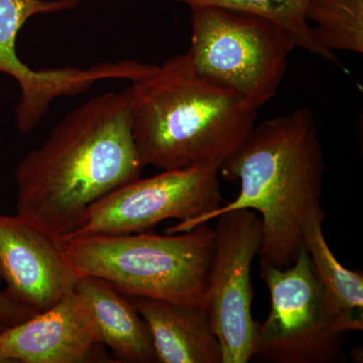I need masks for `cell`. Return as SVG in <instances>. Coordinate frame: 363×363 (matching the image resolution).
<instances>
[{
	"mask_svg": "<svg viewBox=\"0 0 363 363\" xmlns=\"http://www.w3.org/2000/svg\"><path fill=\"white\" fill-rule=\"evenodd\" d=\"M133 114L131 85L67 114L14 169L16 213L62 241L95 202L140 178Z\"/></svg>",
	"mask_w": 363,
	"mask_h": 363,
	"instance_id": "1",
	"label": "cell"
},
{
	"mask_svg": "<svg viewBox=\"0 0 363 363\" xmlns=\"http://www.w3.org/2000/svg\"><path fill=\"white\" fill-rule=\"evenodd\" d=\"M219 171L240 182L238 197L209 213L177 222L166 233H185L231 210L250 209L262 220L260 274L269 267L293 264L303 245L306 217L321 205L324 154L312 111L301 107L255 124Z\"/></svg>",
	"mask_w": 363,
	"mask_h": 363,
	"instance_id": "2",
	"label": "cell"
},
{
	"mask_svg": "<svg viewBox=\"0 0 363 363\" xmlns=\"http://www.w3.org/2000/svg\"><path fill=\"white\" fill-rule=\"evenodd\" d=\"M133 135L143 167L221 164L247 140L257 111L178 55L131 82Z\"/></svg>",
	"mask_w": 363,
	"mask_h": 363,
	"instance_id": "3",
	"label": "cell"
},
{
	"mask_svg": "<svg viewBox=\"0 0 363 363\" xmlns=\"http://www.w3.org/2000/svg\"><path fill=\"white\" fill-rule=\"evenodd\" d=\"M215 229L200 224L185 233L89 235L62 241L81 277L104 279L130 298L201 308Z\"/></svg>",
	"mask_w": 363,
	"mask_h": 363,
	"instance_id": "4",
	"label": "cell"
},
{
	"mask_svg": "<svg viewBox=\"0 0 363 363\" xmlns=\"http://www.w3.org/2000/svg\"><path fill=\"white\" fill-rule=\"evenodd\" d=\"M189 6L192 37L186 55L196 73L255 111L276 96L298 48L293 38L257 14L210 4Z\"/></svg>",
	"mask_w": 363,
	"mask_h": 363,
	"instance_id": "5",
	"label": "cell"
},
{
	"mask_svg": "<svg viewBox=\"0 0 363 363\" xmlns=\"http://www.w3.org/2000/svg\"><path fill=\"white\" fill-rule=\"evenodd\" d=\"M260 277L272 305L266 321L255 322L252 362H345L344 335L357 329L327 300L305 245L290 267H269Z\"/></svg>",
	"mask_w": 363,
	"mask_h": 363,
	"instance_id": "6",
	"label": "cell"
},
{
	"mask_svg": "<svg viewBox=\"0 0 363 363\" xmlns=\"http://www.w3.org/2000/svg\"><path fill=\"white\" fill-rule=\"evenodd\" d=\"M219 167L167 169L138 178L95 202L67 238L143 233L175 219L191 220L224 204Z\"/></svg>",
	"mask_w": 363,
	"mask_h": 363,
	"instance_id": "7",
	"label": "cell"
},
{
	"mask_svg": "<svg viewBox=\"0 0 363 363\" xmlns=\"http://www.w3.org/2000/svg\"><path fill=\"white\" fill-rule=\"evenodd\" d=\"M202 310L218 338L221 363L252 360L255 321L252 314V264L262 245V220L250 209L216 218Z\"/></svg>",
	"mask_w": 363,
	"mask_h": 363,
	"instance_id": "8",
	"label": "cell"
},
{
	"mask_svg": "<svg viewBox=\"0 0 363 363\" xmlns=\"http://www.w3.org/2000/svg\"><path fill=\"white\" fill-rule=\"evenodd\" d=\"M80 0H0V73L18 82L21 100L16 107V123L23 133H30L57 98L87 92L102 80H130V61L77 67L35 69L23 63L16 52V39L26 21L38 14L61 13L75 9Z\"/></svg>",
	"mask_w": 363,
	"mask_h": 363,
	"instance_id": "9",
	"label": "cell"
},
{
	"mask_svg": "<svg viewBox=\"0 0 363 363\" xmlns=\"http://www.w3.org/2000/svg\"><path fill=\"white\" fill-rule=\"evenodd\" d=\"M0 279L9 297L37 314L74 291L79 277L62 241L16 213L0 214Z\"/></svg>",
	"mask_w": 363,
	"mask_h": 363,
	"instance_id": "10",
	"label": "cell"
},
{
	"mask_svg": "<svg viewBox=\"0 0 363 363\" xmlns=\"http://www.w3.org/2000/svg\"><path fill=\"white\" fill-rule=\"evenodd\" d=\"M99 336L75 289L44 312L0 332V363L99 362Z\"/></svg>",
	"mask_w": 363,
	"mask_h": 363,
	"instance_id": "11",
	"label": "cell"
},
{
	"mask_svg": "<svg viewBox=\"0 0 363 363\" xmlns=\"http://www.w3.org/2000/svg\"><path fill=\"white\" fill-rule=\"evenodd\" d=\"M130 298L149 327L157 362H222L220 343L202 308Z\"/></svg>",
	"mask_w": 363,
	"mask_h": 363,
	"instance_id": "12",
	"label": "cell"
},
{
	"mask_svg": "<svg viewBox=\"0 0 363 363\" xmlns=\"http://www.w3.org/2000/svg\"><path fill=\"white\" fill-rule=\"evenodd\" d=\"M75 291L92 315L100 343L117 362H157L149 327L133 301L104 279L81 277Z\"/></svg>",
	"mask_w": 363,
	"mask_h": 363,
	"instance_id": "13",
	"label": "cell"
},
{
	"mask_svg": "<svg viewBox=\"0 0 363 363\" xmlns=\"http://www.w3.org/2000/svg\"><path fill=\"white\" fill-rule=\"evenodd\" d=\"M321 205L313 208L302 226V243L309 253L313 269L333 309L362 330L363 272L351 271L336 259L325 240Z\"/></svg>",
	"mask_w": 363,
	"mask_h": 363,
	"instance_id": "14",
	"label": "cell"
},
{
	"mask_svg": "<svg viewBox=\"0 0 363 363\" xmlns=\"http://www.w3.org/2000/svg\"><path fill=\"white\" fill-rule=\"evenodd\" d=\"M188 4H210L238 9L278 25L295 40L298 48H303L319 58L326 60L343 68L335 52L327 51L315 39L311 26L306 18V11L311 0H174Z\"/></svg>",
	"mask_w": 363,
	"mask_h": 363,
	"instance_id": "15",
	"label": "cell"
},
{
	"mask_svg": "<svg viewBox=\"0 0 363 363\" xmlns=\"http://www.w3.org/2000/svg\"><path fill=\"white\" fill-rule=\"evenodd\" d=\"M306 18L327 51L362 54L363 0H311Z\"/></svg>",
	"mask_w": 363,
	"mask_h": 363,
	"instance_id": "16",
	"label": "cell"
},
{
	"mask_svg": "<svg viewBox=\"0 0 363 363\" xmlns=\"http://www.w3.org/2000/svg\"><path fill=\"white\" fill-rule=\"evenodd\" d=\"M35 313L13 300L4 290H0V320L9 326L21 323Z\"/></svg>",
	"mask_w": 363,
	"mask_h": 363,
	"instance_id": "17",
	"label": "cell"
},
{
	"mask_svg": "<svg viewBox=\"0 0 363 363\" xmlns=\"http://www.w3.org/2000/svg\"><path fill=\"white\" fill-rule=\"evenodd\" d=\"M7 326H9V325H6L4 322H2L1 320H0V332L4 330V329Z\"/></svg>",
	"mask_w": 363,
	"mask_h": 363,
	"instance_id": "18",
	"label": "cell"
},
{
	"mask_svg": "<svg viewBox=\"0 0 363 363\" xmlns=\"http://www.w3.org/2000/svg\"><path fill=\"white\" fill-rule=\"evenodd\" d=\"M2 281L1 279H0V285H1Z\"/></svg>",
	"mask_w": 363,
	"mask_h": 363,
	"instance_id": "19",
	"label": "cell"
}]
</instances>
